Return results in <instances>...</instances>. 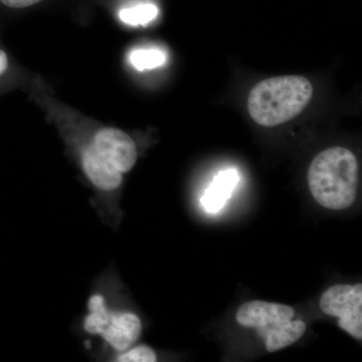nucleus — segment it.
<instances>
[{
	"mask_svg": "<svg viewBox=\"0 0 362 362\" xmlns=\"http://www.w3.org/2000/svg\"><path fill=\"white\" fill-rule=\"evenodd\" d=\"M307 180L312 197L320 206L343 211L356 199L358 162L350 150L331 147L312 160Z\"/></svg>",
	"mask_w": 362,
	"mask_h": 362,
	"instance_id": "f03ea898",
	"label": "nucleus"
},
{
	"mask_svg": "<svg viewBox=\"0 0 362 362\" xmlns=\"http://www.w3.org/2000/svg\"><path fill=\"white\" fill-rule=\"evenodd\" d=\"M111 358L112 361L119 362H156L158 359L156 352L147 345H133L130 349L115 354Z\"/></svg>",
	"mask_w": 362,
	"mask_h": 362,
	"instance_id": "9d476101",
	"label": "nucleus"
},
{
	"mask_svg": "<svg viewBox=\"0 0 362 362\" xmlns=\"http://www.w3.org/2000/svg\"><path fill=\"white\" fill-rule=\"evenodd\" d=\"M166 54L158 49H139L131 52L130 63L136 70H153L163 66Z\"/></svg>",
	"mask_w": 362,
	"mask_h": 362,
	"instance_id": "6e6552de",
	"label": "nucleus"
},
{
	"mask_svg": "<svg viewBox=\"0 0 362 362\" xmlns=\"http://www.w3.org/2000/svg\"><path fill=\"white\" fill-rule=\"evenodd\" d=\"M118 279L108 272L98 279L87 302V312L82 321L85 334L99 337L110 358L125 351L139 340L143 325L135 312L118 303Z\"/></svg>",
	"mask_w": 362,
	"mask_h": 362,
	"instance_id": "f257e3e1",
	"label": "nucleus"
},
{
	"mask_svg": "<svg viewBox=\"0 0 362 362\" xmlns=\"http://www.w3.org/2000/svg\"><path fill=\"white\" fill-rule=\"evenodd\" d=\"M42 0H0V4L11 9H23L35 6Z\"/></svg>",
	"mask_w": 362,
	"mask_h": 362,
	"instance_id": "9b49d317",
	"label": "nucleus"
},
{
	"mask_svg": "<svg viewBox=\"0 0 362 362\" xmlns=\"http://www.w3.org/2000/svg\"><path fill=\"white\" fill-rule=\"evenodd\" d=\"M239 173L235 169L221 171L211 183L204 197L202 204L209 214H216L225 206L226 201L239 183Z\"/></svg>",
	"mask_w": 362,
	"mask_h": 362,
	"instance_id": "0eeeda50",
	"label": "nucleus"
},
{
	"mask_svg": "<svg viewBox=\"0 0 362 362\" xmlns=\"http://www.w3.org/2000/svg\"><path fill=\"white\" fill-rule=\"evenodd\" d=\"M321 310L326 315L337 317L342 330L362 340V285H335L320 298Z\"/></svg>",
	"mask_w": 362,
	"mask_h": 362,
	"instance_id": "39448f33",
	"label": "nucleus"
},
{
	"mask_svg": "<svg viewBox=\"0 0 362 362\" xmlns=\"http://www.w3.org/2000/svg\"><path fill=\"white\" fill-rule=\"evenodd\" d=\"M313 87L302 76H281L258 83L250 93L247 111L264 127H275L292 120L311 101Z\"/></svg>",
	"mask_w": 362,
	"mask_h": 362,
	"instance_id": "7ed1b4c3",
	"label": "nucleus"
},
{
	"mask_svg": "<svg viewBox=\"0 0 362 362\" xmlns=\"http://www.w3.org/2000/svg\"><path fill=\"white\" fill-rule=\"evenodd\" d=\"M89 143L102 158L123 175L132 170L137 162V145L130 135L118 128L97 130Z\"/></svg>",
	"mask_w": 362,
	"mask_h": 362,
	"instance_id": "423d86ee",
	"label": "nucleus"
},
{
	"mask_svg": "<svg viewBox=\"0 0 362 362\" xmlns=\"http://www.w3.org/2000/svg\"><path fill=\"white\" fill-rule=\"evenodd\" d=\"M294 317L291 306L266 301L247 302L235 314L240 325L258 331L269 352L286 349L303 337L306 324Z\"/></svg>",
	"mask_w": 362,
	"mask_h": 362,
	"instance_id": "20e7f679",
	"label": "nucleus"
},
{
	"mask_svg": "<svg viewBox=\"0 0 362 362\" xmlns=\"http://www.w3.org/2000/svg\"><path fill=\"white\" fill-rule=\"evenodd\" d=\"M158 16V8L151 4L124 8L119 13V18L126 25L137 26L146 25L150 21L156 20Z\"/></svg>",
	"mask_w": 362,
	"mask_h": 362,
	"instance_id": "1a4fd4ad",
	"label": "nucleus"
},
{
	"mask_svg": "<svg viewBox=\"0 0 362 362\" xmlns=\"http://www.w3.org/2000/svg\"><path fill=\"white\" fill-rule=\"evenodd\" d=\"M9 70H11V61H9L8 54L0 47V83L6 77Z\"/></svg>",
	"mask_w": 362,
	"mask_h": 362,
	"instance_id": "f8f14e48",
	"label": "nucleus"
}]
</instances>
